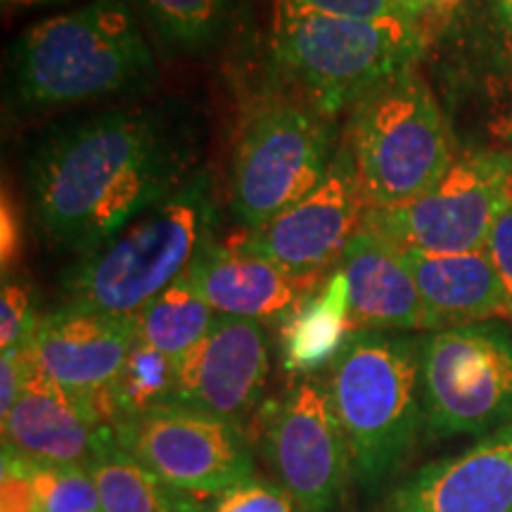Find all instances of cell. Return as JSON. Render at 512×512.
I'll list each match as a JSON object with an SVG mask.
<instances>
[{"mask_svg":"<svg viewBox=\"0 0 512 512\" xmlns=\"http://www.w3.org/2000/svg\"><path fill=\"white\" fill-rule=\"evenodd\" d=\"M200 133L169 105H126L57 124L27 159V195L50 245L86 254L197 174Z\"/></svg>","mask_w":512,"mask_h":512,"instance_id":"cell-1","label":"cell"},{"mask_svg":"<svg viewBox=\"0 0 512 512\" xmlns=\"http://www.w3.org/2000/svg\"><path fill=\"white\" fill-rule=\"evenodd\" d=\"M155 57L126 0H91L24 29L8 50L5 93L24 114H46L140 93Z\"/></svg>","mask_w":512,"mask_h":512,"instance_id":"cell-2","label":"cell"},{"mask_svg":"<svg viewBox=\"0 0 512 512\" xmlns=\"http://www.w3.org/2000/svg\"><path fill=\"white\" fill-rule=\"evenodd\" d=\"M328 382L347 439L349 477L373 501L408 463L425 425L420 339L351 332L330 363Z\"/></svg>","mask_w":512,"mask_h":512,"instance_id":"cell-3","label":"cell"},{"mask_svg":"<svg viewBox=\"0 0 512 512\" xmlns=\"http://www.w3.org/2000/svg\"><path fill=\"white\" fill-rule=\"evenodd\" d=\"M216 207L209 171L143 211L114 238L79 256L62 275V304L136 318L183 278L211 240Z\"/></svg>","mask_w":512,"mask_h":512,"instance_id":"cell-4","label":"cell"},{"mask_svg":"<svg viewBox=\"0 0 512 512\" xmlns=\"http://www.w3.org/2000/svg\"><path fill=\"white\" fill-rule=\"evenodd\" d=\"M425 36L403 17L271 10L275 64L325 117L337 119L418 62Z\"/></svg>","mask_w":512,"mask_h":512,"instance_id":"cell-5","label":"cell"},{"mask_svg":"<svg viewBox=\"0 0 512 512\" xmlns=\"http://www.w3.org/2000/svg\"><path fill=\"white\" fill-rule=\"evenodd\" d=\"M347 143L366 209L413 202L456 159L439 102L413 69L358 102Z\"/></svg>","mask_w":512,"mask_h":512,"instance_id":"cell-6","label":"cell"},{"mask_svg":"<svg viewBox=\"0 0 512 512\" xmlns=\"http://www.w3.org/2000/svg\"><path fill=\"white\" fill-rule=\"evenodd\" d=\"M335 119L302 95H275L242 121L230 162V209L245 230L264 226L328 174Z\"/></svg>","mask_w":512,"mask_h":512,"instance_id":"cell-7","label":"cell"},{"mask_svg":"<svg viewBox=\"0 0 512 512\" xmlns=\"http://www.w3.org/2000/svg\"><path fill=\"white\" fill-rule=\"evenodd\" d=\"M420 399L437 437H484L512 420V335L489 323L420 339Z\"/></svg>","mask_w":512,"mask_h":512,"instance_id":"cell-8","label":"cell"},{"mask_svg":"<svg viewBox=\"0 0 512 512\" xmlns=\"http://www.w3.org/2000/svg\"><path fill=\"white\" fill-rule=\"evenodd\" d=\"M510 178L512 152H465L413 202L363 211L361 226L377 230L401 249L425 254L477 252L489 242Z\"/></svg>","mask_w":512,"mask_h":512,"instance_id":"cell-9","label":"cell"},{"mask_svg":"<svg viewBox=\"0 0 512 512\" xmlns=\"http://www.w3.org/2000/svg\"><path fill=\"white\" fill-rule=\"evenodd\" d=\"M119 444L147 470L190 496H221L254 477L242 425L183 403H164L119 427Z\"/></svg>","mask_w":512,"mask_h":512,"instance_id":"cell-10","label":"cell"},{"mask_svg":"<svg viewBox=\"0 0 512 512\" xmlns=\"http://www.w3.org/2000/svg\"><path fill=\"white\" fill-rule=\"evenodd\" d=\"M261 451L304 512H337L349 482V451L330 382L304 375L266 415Z\"/></svg>","mask_w":512,"mask_h":512,"instance_id":"cell-11","label":"cell"},{"mask_svg":"<svg viewBox=\"0 0 512 512\" xmlns=\"http://www.w3.org/2000/svg\"><path fill=\"white\" fill-rule=\"evenodd\" d=\"M363 204L349 143H339L332 164L316 188L264 226L245 230L235 242L294 278L318 280L339 264L349 240L361 228Z\"/></svg>","mask_w":512,"mask_h":512,"instance_id":"cell-12","label":"cell"},{"mask_svg":"<svg viewBox=\"0 0 512 512\" xmlns=\"http://www.w3.org/2000/svg\"><path fill=\"white\" fill-rule=\"evenodd\" d=\"M271 370V344L259 320L219 316L211 330L176 361L171 403L238 422L259 406Z\"/></svg>","mask_w":512,"mask_h":512,"instance_id":"cell-13","label":"cell"},{"mask_svg":"<svg viewBox=\"0 0 512 512\" xmlns=\"http://www.w3.org/2000/svg\"><path fill=\"white\" fill-rule=\"evenodd\" d=\"M133 344L136 318L60 304L41 316L31 354L57 387L93 413V403L117 380Z\"/></svg>","mask_w":512,"mask_h":512,"instance_id":"cell-14","label":"cell"},{"mask_svg":"<svg viewBox=\"0 0 512 512\" xmlns=\"http://www.w3.org/2000/svg\"><path fill=\"white\" fill-rule=\"evenodd\" d=\"M375 512H512V420L403 477Z\"/></svg>","mask_w":512,"mask_h":512,"instance_id":"cell-15","label":"cell"},{"mask_svg":"<svg viewBox=\"0 0 512 512\" xmlns=\"http://www.w3.org/2000/svg\"><path fill=\"white\" fill-rule=\"evenodd\" d=\"M3 422V446L17 456L43 465H86L112 427H102L95 415L50 380L27 347V377L8 418Z\"/></svg>","mask_w":512,"mask_h":512,"instance_id":"cell-16","label":"cell"},{"mask_svg":"<svg viewBox=\"0 0 512 512\" xmlns=\"http://www.w3.org/2000/svg\"><path fill=\"white\" fill-rule=\"evenodd\" d=\"M219 316L285 323L316 292L318 280L294 278L264 256L238 245L207 242L185 273Z\"/></svg>","mask_w":512,"mask_h":512,"instance_id":"cell-17","label":"cell"},{"mask_svg":"<svg viewBox=\"0 0 512 512\" xmlns=\"http://www.w3.org/2000/svg\"><path fill=\"white\" fill-rule=\"evenodd\" d=\"M337 266L349 285L354 332L432 330L403 249L392 240L361 226Z\"/></svg>","mask_w":512,"mask_h":512,"instance_id":"cell-18","label":"cell"},{"mask_svg":"<svg viewBox=\"0 0 512 512\" xmlns=\"http://www.w3.org/2000/svg\"><path fill=\"white\" fill-rule=\"evenodd\" d=\"M425 304L430 328H458L505 316L508 304L489 249L463 254H425L403 249Z\"/></svg>","mask_w":512,"mask_h":512,"instance_id":"cell-19","label":"cell"},{"mask_svg":"<svg viewBox=\"0 0 512 512\" xmlns=\"http://www.w3.org/2000/svg\"><path fill=\"white\" fill-rule=\"evenodd\" d=\"M351 332L349 285L337 266L323 287L280 328L285 368L294 375H313L320 366L335 361Z\"/></svg>","mask_w":512,"mask_h":512,"instance_id":"cell-20","label":"cell"},{"mask_svg":"<svg viewBox=\"0 0 512 512\" xmlns=\"http://www.w3.org/2000/svg\"><path fill=\"white\" fill-rule=\"evenodd\" d=\"M86 467L98 486L102 512H204L207 508L197 496L174 489L147 470L119 444L114 430L105 432Z\"/></svg>","mask_w":512,"mask_h":512,"instance_id":"cell-21","label":"cell"},{"mask_svg":"<svg viewBox=\"0 0 512 512\" xmlns=\"http://www.w3.org/2000/svg\"><path fill=\"white\" fill-rule=\"evenodd\" d=\"M245 0H131L147 29L174 55L219 50L240 27Z\"/></svg>","mask_w":512,"mask_h":512,"instance_id":"cell-22","label":"cell"},{"mask_svg":"<svg viewBox=\"0 0 512 512\" xmlns=\"http://www.w3.org/2000/svg\"><path fill=\"white\" fill-rule=\"evenodd\" d=\"M219 313L200 297L188 278H178L136 316V337L147 347L178 358L211 330Z\"/></svg>","mask_w":512,"mask_h":512,"instance_id":"cell-23","label":"cell"},{"mask_svg":"<svg viewBox=\"0 0 512 512\" xmlns=\"http://www.w3.org/2000/svg\"><path fill=\"white\" fill-rule=\"evenodd\" d=\"M38 512H102L98 486L86 465L31 463Z\"/></svg>","mask_w":512,"mask_h":512,"instance_id":"cell-24","label":"cell"},{"mask_svg":"<svg viewBox=\"0 0 512 512\" xmlns=\"http://www.w3.org/2000/svg\"><path fill=\"white\" fill-rule=\"evenodd\" d=\"M41 316H36L31 287L5 275L0 292V349H27L34 342Z\"/></svg>","mask_w":512,"mask_h":512,"instance_id":"cell-25","label":"cell"},{"mask_svg":"<svg viewBox=\"0 0 512 512\" xmlns=\"http://www.w3.org/2000/svg\"><path fill=\"white\" fill-rule=\"evenodd\" d=\"M204 512H294V501L280 484L249 477L216 496Z\"/></svg>","mask_w":512,"mask_h":512,"instance_id":"cell-26","label":"cell"},{"mask_svg":"<svg viewBox=\"0 0 512 512\" xmlns=\"http://www.w3.org/2000/svg\"><path fill=\"white\" fill-rule=\"evenodd\" d=\"M0 512H38V496L31 479V460L3 446L0 475Z\"/></svg>","mask_w":512,"mask_h":512,"instance_id":"cell-27","label":"cell"},{"mask_svg":"<svg viewBox=\"0 0 512 512\" xmlns=\"http://www.w3.org/2000/svg\"><path fill=\"white\" fill-rule=\"evenodd\" d=\"M271 10L316 12L335 17H401L392 0H271Z\"/></svg>","mask_w":512,"mask_h":512,"instance_id":"cell-28","label":"cell"},{"mask_svg":"<svg viewBox=\"0 0 512 512\" xmlns=\"http://www.w3.org/2000/svg\"><path fill=\"white\" fill-rule=\"evenodd\" d=\"M491 259L501 278L505 304H508V320L512 323V192L508 188V195L498 209L494 226H491L489 242H486Z\"/></svg>","mask_w":512,"mask_h":512,"instance_id":"cell-29","label":"cell"},{"mask_svg":"<svg viewBox=\"0 0 512 512\" xmlns=\"http://www.w3.org/2000/svg\"><path fill=\"white\" fill-rule=\"evenodd\" d=\"M24 377H27V349L3 351L0 356V420L8 418L22 396Z\"/></svg>","mask_w":512,"mask_h":512,"instance_id":"cell-30","label":"cell"},{"mask_svg":"<svg viewBox=\"0 0 512 512\" xmlns=\"http://www.w3.org/2000/svg\"><path fill=\"white\" fill-rule=\"evenodd\" d=\"M19 245H22V233H19L17 207L8 190H3V204H0V259H3L0 264H3V275L8 273V268L15 266Z\"/></svg>","mask_w":512,"mask_h":512,"instance_id":"cell-31","label":"cell"},{"mask_svg":"<svg viewBox=\"0 0 512 512\" xmlns=\"http://www.w3.org/2000/svg\"><path fill=\"white\" fill-rule=\"evenodd\" d=\"M489 22L496 41L505 50V57L512 62V0H489Z\"/></svg>","mask_w":512,"mask_h":512,"instance_id":"cell-32","label":"cell"},{"mask_svg":"<svg viewBox=\"0 0 512 512\" xmlns=\"http://www.w3.org/2000/svg\"><path fill=\"white\" fill-rule=\"evenodd\" d=\"M467 0H430V8H427L425 24H422V34H425V41L430 43L434 34H439L441 29L451 22L453 17L463 10Z\"/></svg>","mask_w":512,"mask_h":512,"instance_id":"cell-33","label":"cell"},{"mask_svg":"<svg viewBox=\"0 0 512 512\" xmlns=\"http://www.w3.org/2000/svg\"><path fill=\"white\" fill-rule=\"evenodd\" d=\"M392 3L403 19H408V22L415 24V27L422 31V24H425V17H427V8H430V0H392Z\"/></svg>","mask_w":512,"mask_h":512,"instance_id":"cell-34","label":"cell"},{"mask_svg":"<svg viewBox=\"0 0 512 512\" xmlns=\"http://www.w3.org/2000/svg\"><path fill=\"white\" fill-rule=\"evenodd\" d=\"M494 136L501 140V143L512 147V105L501 114V119L494 124Z\"/></svg>","mask_w":512,"mask_h":512,"instance_id":"cell-35","label":"cell"},{"mask_svg":"<svg viewBox=\"0 0 512 512\" xmlns=\"http://www.w3.org/2000/svg\"><path fill=\"white\" fill-rule=\"evenodd\" d=\"M69 3V0H3L5 8H36V5H55Z\"/></svg>","mask_w":512,"mask_h":512,"instance_id":"cell-36","label":"cell"},{"mask_svg":"<svg viewBox=\"0 0 512 512\" xmlns=\"http://www.w3.org/2000/svg\"><path fill=\"white\" fill-rule=\"evenodd\" d=\"M510 192H512V178H510Z\"/></svg>","mask_w":512,"mask_h":512,"instance_id":"cell-37","label":"cell"}]
</instances>
